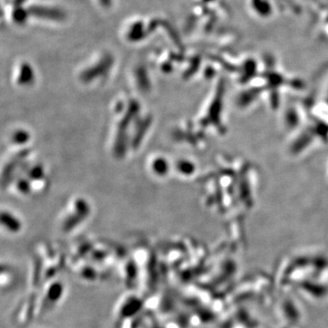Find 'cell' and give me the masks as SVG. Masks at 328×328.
<instances>
[{
	"mask_svg": "<svg viewBox=\"0 0 328 328\" xmlns=\"http://www.w3.org/2000/svg\"><path fill=\"white\" fill-rule=\"evenodd\" d=\"M98 1H99V3H100L101 5H105V6L109 5V3L111 2V0H98Z\"/></svg>",
	"mask_w": 328,
	"mask_h": 328,
	"instance_id": "obj_1",
	"label": "cell"
}]
</instances>
